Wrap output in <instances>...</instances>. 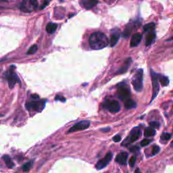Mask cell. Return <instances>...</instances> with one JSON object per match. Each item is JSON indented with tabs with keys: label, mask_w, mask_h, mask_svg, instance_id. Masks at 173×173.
<instances>
[{
	"label": "cell",
	"mask_w": 173,
	"mask_h": 173,
	"mask_svg": "<svg viewBox=\"0 0 173 173\" xmlns=\"http://www.w3.org/2000/svg\"><path fill=\"white\" fill-rule=\"evenodd\" d=\"M142 39V35L140 33H135L134 35H133V36L131 37V39H130V46L131 48H135V47H137L138 45H139L140 42H141Z\"/></svg>",
	"instance_id": "cell-12"
},
{
	"label": "cell",
	"mask_w": 173,
	"mask_h": 173,
	"mask_svg": "<svg viewBox=\"0 0 173 173\" xmlns=\"http://www.w3.org/2000/svg\"><path fill=\"white\" fill-rule=\"evenodd\" d=\"M119 39H120V34H119L118 32H114L110 37V46H115L116 45V43H118Z\"/></svg>",
	"instance_id": "cell-16"
},
{
	"label": "cell",
	"mask_w": 173,
	"mask_h": 173,
	"mask_svg": "<svg viewBox=\"0 0 173 173\" xmlns=\"http://www.w3.org/2000/svg\"><path fill=\"white\" fill-rule=\"evenodd\" d=\"M56 100H57V101H60V102H66V98L64 97L63 96H61V95H56V97H55Z\"/></svg>",
	"instance_id": "cell-30"
},
{
	"label": "cell",
	"mask_w": 173,
	"mask_h": 173,
	"mask_svg": "<svg viewBox=\"0 0 173 173\" xmlns=\"http://www.w3.org/2000/svg\"><path fill=\"white\" fill-rule=\"evenodd\" d=\"M128 156V155L127 152H125V151L120 152V154H118L117 156H116V162L122 165L126 164L127 162Z\"/></svg>",
	"instance_id": "cell-13"
},
{
	"label": "cell",
	"mask_w": 173,
	"mask_h": 173,
	"mask_svg": "<svg viewBox=\"0 0 173 173\" xmlns=\"http://www.w3.org/2000/svg\"><path fill=\"white\" fill-rule=\"evenodd\" d=\"M137 106V104L134 100L131 99H127L125 102V107L126 109H132L135 108Z\"/></svg>",
	"instance_id": "cell-18"
},
{
	"label": "cell",
	"mask_w": 173,
	"mask_h": 173,
	"mask_svg": "<svg viewBox=\"0 0 173 173\" xmlns=\"http://www.w3.org/2000/svg\"><path fill=\"white\" fill-rule=\"evenodd\" d=\"M0 116H2V115H1V114H0Z\"/></svg>",
	"instance_id": "cell-40"
},
{
	"label": "cell",
	"mask_w": 173,
	"mask_h": 173,
	"mask_svg": "<svg viewBox=\"0 0 173 173\" xmlns=\"http://www.w3.org/2000/svg\"><path fill=\"white\" fill-rule=\"evenodd\" d=\"M135 162H136V157L135 156H132L130 159L128 161V164H129L130 167H133L135 164Z\"/></svg>",
	"instance_id": "cell-27"
},
{
	"label": "cell",
	"mask_w": 173,
	"mask_h": 173,
	"mask_svg": "<svg viewBox=\"0 0 173 173\" xmlns=\"http://www.w3.org/2000/svg\"><path fill=\"white\" fill-rule=\"evenodd\" d=\"M58 28V25L53 22H50L46 26V31L50 34H53L56 31Z\"/></svg>",
	"instance_id": "cell-17"
},
{
	"label": "cell",
	"mask_w": 173,
	"mask_h": 173,
	"mask_svg": "<svg viewBox=\"0 0 173 173\" xmlns=\"http://www.w3.org/2000/svg\"><path fill=\"white\" fill-rule=\"evenodd\" d=\"M89 45L93 50H99L107 46L109 43L108 39L105 34L102 32H95L91 35L89 39Z\"/></svg>",
	"instance_id": "cell-1"
},
{
	"label": "cell",
	"mask_w": 173,
	"mask_h": 173,
	"mask_svg": "<svg viewBox=\"0 0 173 173\" xmlns=\"http://www.w3.org/2000/svg\"><path fill=\"white\" fill-rule=\"evenodd\" d=\"M98 4V0H81V6L86 10H90Z\"/></svg>",
	"instance_id": "cell-11"
},
{
	"label": "cell",
	"mask_w": 173,
	"mask_h": 173,
	"mask_svg": "<svg viewBox=\"0 0 173 173\" xmlns=\"http://www.w3.org/2000/svg\"><path fill=\"white\" fill-rule=\"evenodd\" d=\"M139 150V148L137 146L133 147V148L130 149V151H133V152H136V151H138Z\"/></svg>",
	"instance_id": "cell-34"
},
{
	"label": "cell",
	"mask_w": 173,
	"mask_h": 173,
	"mask_svg": "<svg viewBox=\"0 0 173 173\" xmlns=\"http://www.w3.org/2000/svg\"><path fill=\"white\" fill-rule=\"evenodd\" d=\"M37 50H38V48H37V46L36 45H34L31 46V48H29V50H28L27 53L28 55H32V54H34V53H35L37 52Z\"/></svg>",
	"instance_id": "cell-23"
},
{
	"label": "cell",
	"mask_w": 173,
	"mask_h": 173,
	"mask_svg": "<svg viewBox=\"0 0 173 173\" xmlns=\"http://www.w3.org/2000/svg\"><path fill=\"white\" fill-rule=\"evenodd\" d=\"M155 27V24L154 22H150L149 24L146 25L143 27V31L145 32H148V31H151L154 29Z\"/></svg>",
	"instance_id": "cell-22"
},
{
	"label": "cell",
	"mask_w": 173,
	"mask_h": 173,
	"mask_svg": "<svg viewBox=\"0 0 173 173\" xmlns=\"http://www.w3.org/2000/svg\"><path fill=\"white\" fill-rule=\"evenodd\" d=\"M170 146H171V147H173V141H172V143H171V144H170Z\"/></svg>",
	"instance_id": "cell-39"
},
{
	"label": "cell",
	"mask_w": 173,
	"mask_h": 173,
	"mask_svg": "<svg viewBox=\"0 0 173 173\" xmlns=\"http://www.w3.org/2000/svg\"><path fill=\"white\" fill-rule=\"evenodd\" d=\"M156 135V130L155 128L152 127H148L146 128L144 131V136L146 137H153Z\"/></svg>",
	"instance_id": "cell-20"
},
{
	"label": "cell",
	"mask_w": 173,
	"mask_h": 173,
	"mask_svg": "<svg viewBox=\"0 0 173 173\" xmlns=\"http://www.w3.org/2000/svg\"><path fill=\"white\" fill-rule=\"evenodd\" d=\"M3 159L4 160V162H5L8 168H12L14 167V163L13 162V161L12 160V159L10 158V157L8 155H5L3 156Z\"/></svg>",
	"instance_id": "cell-21"
},
{
	"label": "cell",
	"mask_w": 173,
	"mask_h": 173,
	"mask_svg": "<svg viewBox=\"0 0 173 173\" xmlns=\"http://www.w3.org/2000/svg\"><path fill=\"white\" fill-rule=\"evenodd\" d=\"M104 107L112 112V113H116L118 112L120 110V106L119 103L116 100H111L107 101L104 104Z\"/></svg>",
	"instance_id": "cell-8"
},
{
	"label": "cell",
	"mask_w": 173,
	"mask_h": 173,
	"mask_svg": "<svg viewBox=\"0 0 173 173\" xmlns=\"http://www.w3.org/2000/svg\"><path fill=\"white\" fill-rule=\"evenodd\" d=\"M149 126L154 128H158L160 127V123L156 121H152V122L149 123Z\"/></svg>",
	"instance_id": "cell-28"
},
{
	"label": "cell",
	"mask_w": 173,
	"mask_h": 173,
	"mask_svg": "<svg viewBox=\"0 0 173 173\" xmlns=\"http://www.w3.org/2000/svg\"><path fill=\"white\" fill-rule=\"evenodd\" d=\"M151 76L153 86L152 97H151V102H152L159 93V89H160V84L159 83H160V82H159L158 79V74L156 73L153 71H151Z\"/></svg>",
	"instance_id": "cell-4"
},
{
	"label": "cell",
	"mask_w": 173,
	"mask_h": 173,
	"mask_svg": "<svg viewBox=\"0 0 173 173\" xmlns=\"http://www.w3.org/2000/svg\"><path fill=\"white\" fill-rule=\"evenodd\" d=\"M90 126V121L89 120H81L80 122L76 123L75 125L72 126V127L68 130L67 133H72L76 131H79V130H85L88 128Z\"/></svg>",
	"instance_id": "cell-6"
},
{
	"label": "cell",
	"mask_w": 173,
	"mask_h": 173,
	"mask_svg": "<svg viewBox=\"0 0 173 173\" xmlns=\"http://www.w3.org/2000/svg\"><path fill=\"white\" fill-rule=\"evenodd\" d=\"M45 101H43V100L28 102L26 104V108L29 110H36L37 112H41L45 107Z\"/></svg>",
	"instance_id": "cell-7"
},
{
	"label": "cell",
	"mask_w": 173,
	"mask_h": 173,
	"mask_svg": "<svg viewBox=\"0 0 173 173\" xmlns=\"http://www.w3.org/2000/svg\"><path fill=\"white\" fill-rule=\"evenodd\" d=\"M143 69L137 70L132 79V85L134 89L137 92H141L143 89Z\"/></svg>",
	"instance_id": "cell-2"
},
{
	"label": "cell",
	"mask_w": 173,
	"mask_h": 173,
	"mask_svg": "<svg viewBox=\"0 0 173 173\" xmlns=\"http://www.w3.org/2000/svg\"><path fill=\"white\" fill-rule=\"evenodd\" d=\"M30 3H31L32 6L35 7V8H37V0H29Z\"/></svg>",
	"instance_id": "cell-33"
},
{
	"label": "cell",
	"mask_w": 173,
	"mask_h": 173,
	"mask_svg": "<svg viewBox=\"0 0 173 173\" xmlns=\"http://www.w3.org/2000/svg\"><path fill=\"white\" fill-rule=\"evenodd\" d=\"M31 97L32 98V99H38L39 98V95H37V94H33V95H31Z\"/></svg>",
	"instance_id": "cell-36"
},
{
	"label": "cell",
	"mask_w": 173,
	"mask_h": 173,
	"mask_svg": "<svg viewBox=\"0 0 173 173\" xmlns=\"http://www.w3.org/2000/svg\"><path fill=\"white\" fill-rule=\"evenodd\" d=\"M158 79L159 82L161 83L163 86H167L169 84V79L168 78L167 76L161 75V74H158Z\"/></svg>",
	"instance_id": "cell-19"
},
{
	"label": "cell",
	"mask_w": 173,
	"mask_h": 173,
	"mask_svg": "<svg viewBox=\"0 0 173 173\" xmlns=\"http://www.w3.org/2000/svg\"><path fill=\"white\" fill-rule=\"evenodd\" d=\"M20 10H22V12H30V11L29 9L27 8V7L24 4H22V5H21V6H20Z\"/></svg>",
	"instance_id": "cell-31"
},
{
	"label": "cell",
	"mask_w": 173,
	"mask_h": 173,
	"mask_svg": "<svg viewBox=\"0 0 173 173\" xmlns=\"http://www.w3.org/2000/svg\"><path fill=\"white\" fill-rule=\"evenodd\" d=\"M160 147L158 146H154L152 149V154L153 155H156V154H157L159 151H160Z\"/></svg>",
	"instance_id": "cell-29"
},
{
	"label": "cell",
	"mask_w": 173,
	"mask_h": 173,
	"mask_svg": "<svg viewBox=\"0 0 173 173\" xmlns=\"http://www.w3.org/2000/svg\"><path fill=\"white\" fill-rule=\"evenodd\" d=\"M141 136V131L139 128L135 127L130 131V134L127 137L125 141L123 142L122 146H127L128 145H129L135 141H136Z\"/></svg>",
	"instance_id": "cell-3"
},
{
	"label": "cell",
	"mask_w": 173,
	"mask_h": 173,
	"mask_svg": "<svg viewBox=\"0 0 173 173\" xmlns=\"http://www.w3.org/2000/svg\"><path fill=\"white\" fill-rule=\"evenodd\" d=\"M110 128H103V129H101V130H102V131H103V132H106V131H108V130H110Z\"/></svg>",
	"instance_id": "cell-37"
},
{
	"label": "cell",
	"mask_w": 173,
	"mask_h": 173,
	"mask_svg": "<svg viewBox=\"0 0 173 173\" xmlns=\"http://www.w3.org/2000/svg\"><path fill=\"white\" fill-rule=\"evenodd\" d=\"M130 93L129 88L127 87L124 83H121L118 85L117 91V96L121 100H127L130 97Z\"/></svg>",
	"instance_id": "cell-5"
},
{
	"label": "cell",
	"mask_w": 173,
	"mask_h": 173,
	"mask_svg": "<svg viewBox=\"0 0 173 173\" xmlns=\"http://www.w3.org/2000/svg\"><path fill=\"white\" fill-rule=\"evenodd\" d=\"M7 79H8L9 87L12 89L14 86L15 84L17 82H19V79L18 78L17 74H15V72L13 71V70H10V71L7 74Z\"/></svg>",
	"instance_id": "cell-10"
},
{
	"label": "cell",
	"mask_w": 173,
	"mask_h": 173,
	"mask_svg": "<svg viewBox=\"0 0 173 173\" xmlns=\"http://www.w3.org/2000/svg\"><path fill=\"white\" fill-rule=\"evenodd\" d=\"M152 141L151 139H145L143 140V141L141 142V146L143 147H145V146H148V145Z\"/></svg>",
	"instance_id": "cell-26"
},
{
	"label": "cell",
	"mask_w": 173,
	"mask_h": 173,
	"mask_svg": "<svg viewBox=\"0 0 173 173\" xmlns=\"http://www.w3.org/2000/svg\"><path fill=\"white\" fill-rule=\"evenodd\" d=\"M32 167V162H29L25 164L22 167V170L24 172H28L31 170V168Z\"/></svg>",
	"instance_id": "cell-24"
},
{
	"label": "cell",
	"mask_w": 173,
	"mask_h": 173,
	"mask_svg": "<svg viewBox=\"0 0 173 173\" xmlns=\"http://www.w3.org/2000/svg\"><path fill=\"white\" fill-rule=\"evenodd\" d=\"M135 173H141V172H140V170H139V169H136V170H135Z\"/></svg>",
	"instance_id": "cell-38"
},
{
	"label": "cell",
	"mask_w": 173,
	"mask_h": 173,
	"mask_svg": "<svg viewBox=\"0 0 173 173\" xmlns=\"http://www.w3.org/2000/svg\"><path fill=\"white\" fill-rule=\"evenodd\" d=\"M172 39H173V37H172Z\"/></svg>",
	"instance_id": "cell-41"
},
{
	"label": "cell",
	"mask_w": 173,
	"mask_h": 173,
	"mask_svg": "<svg viewBox=\"0 0 173 173\" xmlns=\"http://www.w3.org/2000/svg\"><path fill=\"white\" fill-rule=\"evenodd\" d=\"M49 0H45V2H44V4H43V5H42V6H41V9H43V8H45V7L48 5L49 4Z\"/></svg>",
	"instance_id": "cell-35"
},
{
	"label": "cell",
	"mask_w": 173,
	"mask_h": 173,
	"mask_svg": "<svg viewBox=\"0 0 173 173\" xmlns=\"http://www.w3.org/2000/svg\"><path fill=\"white\" fill-rule=\"evenodd\" d=\"M112 158V154L110 152H108L104 158H102V160L98 161V162L96 164L95 167H96L97 170L103 169V168L106 167V166L111 161Z\"/></svg>",
	"instance_id": "cell-9"
},
{
	"label": "cell",
	"mask_w": 173,
	"mask_h": 173,
	"mask_svg": "<svg viewBox=\"0 0 173 173\" xmlns=\"http://www.w3.org/2000/svg\"><path fill=\"white\" fill-rule=\"evenodd\" d=\"M120 140H121V137L120 136V135H115V136L114 137H113V141H114V142H119V141H120Z\"/></svg>",
	"instance_id": "cell-32"
},
{
	"label": "cell",
	"mask_w": 173,
	"mask_h": 173,
	"mask_svg": "<svg viewBox=\"0 0 173 173\" xmlns=\"http://www.w3.org/2000/svg\"><path fill=\"white\" fill-rule=\"evenodd\" d=\"M132 62V59L130 58H127V60H125V63H124L123 66H121L120 68H119L118 71L116 72V74H124L127 71V70L128 69V68H129L130 64H131Z\"/></svg>",
	"instance_id": "cell-14"
},
{
	"label": "cell",
	"mask_w": 173,
	"mask_h": 173,
	"mask_svg": "<svg viewBox=\"0 0 173 173\" xmlns=\"http://www.w3.org/2000/svg\"><path fill=\"white\" fill-rule=\"evenodd\" d=\"M156 39V32L155 31H152L151 32L147 35L146 37V46H149L152 44L153 42Z\"/></svg>",
	"instance_id": "cell-15"
},
{
	"label": "cell",
	"mask_w": 173,
	"mask_h": 173,
	"mask_svg": "<svg viewBox=\"0 0 173 173\" xmlns=\"http://www.w3.org/2000/svg\"><path fill=\"white\" fill-rule=\"evenodd\" d=\"M172 135L170 133H164L161 136V139L162 140H165V141H168L169 140L170 138H171Z\"/></svg>",
	"instance_id": "cell-25"
}]
</instances>
